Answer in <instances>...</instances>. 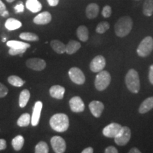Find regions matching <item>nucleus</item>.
<instances>
[{"label": "nucleus", "mask_w": 153, "mask_h": 153, "mask_svg": "<svg viewBox=\"0 0 153 153\" xmlns=\"http://www.w3.org/2000/svg\"><path fill=\"white\" fill-rule=\"evenodd\" d=\"M49 152V148L47 143L43 141H41L36 145L35 148L36 153H48Z\"/></svg>", "instance_id": "nucleus-31"}, {"label": "nucleus", "mask_w": 153, "mask_h": 153, "mask_svg": "<svg viewBox=\"0 0 153 153\" xmlns=\"http://www.w3.org/2000/svg\"><path fill=\"white\" fill-rule=\"evenodd\" d=\"M30 120H31V118H30V114L25 113L19 118L18 120H17V125L19 127H26L30 124Z\"/></svg>", "instance_id": "nucleus-28"}, {"label": "nucleus", "mask_w": 153, "mask_h": 153, "mask_svg": "<svg viewBox=\"0 0 153 153\" xmlns=\"http://www.w3.org/2000/svg\"><path fill=\"white\" fill-rule=\"evenodd\" d=\"M51 144L55 152L63 153L65 152L66 143L62 137L57 135L53 136L51 140Z\"/></svg>", "instance_id": "nucleus-9"}, {"label": "nucleus", "mask_w": 153, "mask_h": 153, "mask_svg": "<svg viewBox=\"0 0 153 153\" xmlns=\"http://www.w3.org/2000/svg\"><path fill=\"white\" fill-rule=\"evenodd\" d=\"M1 16H3V17H7V16H9V11H7V10H5V11H4V12L2 13V14H1Z\"/></svg>", "instance_id": "nucleus-44"}, {"label": "nucleus", "mask_w": 153, "mask_h": 153, "mask_svg": "<svg viewBox=\"0 0 153 153\" xmlns=\"http://www.w3.org/2000/svg\"><path fill=\"white\" fill-rule=\"evenodd\" d=\"M6 41H7V39H6V38H3V39H2V41H4V42Z\"/></svg>", "instance_id": "nucleus-46"}, {"label": "nucleus", "mask_w": 153, "mask_h": 153, "mask_svg": "<svg viewBox=\"0 0 153 153\" xmlns=\"http://www.w3.org/2000/svg\"><path fill=\"white\" fill-rule=\"evenodd\" d=\"M111 81V76L109 72L104 70H101L98 72L95 77V88L99 91H104L109 86Z\"/></svg>", "instance_id": "nucleus-4"}, {"label": "nucleus", "mask_w": 153, "mask_h": 153, "mask_svg": "<svg viewBox=\"0 0 153 153\" xmlns=\"http://www.w3.org/2000/svg\"><path fill=\"white\" fill-rule=\"evenodd\" d=\"M7 148V142L5 140L0 139V150H3Z\"/></svg>", "instance_id": "nucleus-39"}, {"label": "nucleus", "mask_w": 153, "mask_h": 153, "mask_svg": "<svg viewBox=\"0 0 153 153\" xmlns=\"http://www.w3.org/2000/svg\"><path fill=\"white\" fill-rule=\"evenodd\" d=\"M133 19L128 16H124L118 19L114 26L116 35L118 37H126L131 33L133 28Z\"/></svg>", "instance_id": "nucleus-1"}, {"label": "nucleus", "mask_w": 153, "mask_h": 153, "mask_svg": "<svg viewBox=\"0 0 153 153\" xmlns=\"http://www.w3.org/2000/svg\"><path fill=\"white\" fill-rule=\"evenodd\" d=\"M68 74L71 81L74 84L82 85L85 82L86 78L85 74L79 68H76V67L70 68L68 72Z\"/></svg>", "instance_id": "nucleus-7"}, {"label": "nucleus", "mask_w": 153, "mask_h": 153, "mask_svg": "<svg viewBox=\"0 0 153 153\" xmlns=\"http://www.w3.org/2000/svg\"><path fill=\"white\" fill-rule=\"evenodd\" d=\"M42 108H43V103L41 101H36L33 107V111L31 116V122H30L33 126H37L39 123Z\"/></svg>", "instance_id": "nucleus-14"}, {"label": "nucleus", "mask_w": 153, "mask_h": 153, "mask_svg": "<svg viewBox=\"0 0 153 153\" xmlns=\"http://www.w3.org/2000/svg\"><path fill=\"white\" fill-rule=\"evenodd\" d=\"M141 151L136 148H133L129 150V153H140Z\"/></svg>", "instance_id": "nucleus-43"}, {"label": "nucleus", "mask_w": 153, "mask_h": 153, "mask_svg": "<svg viewBox=\"0 0 153 153\" xmlns=\"http://www.w3.org/2000/svg\"><path fill=\"white\" fill-rule=\"evenodd\" d=\"M8 82L10 85L14 86L16 87H22L24 85L25 82L23 81L22 79L16 75H11L8 77Z\"/></svg>", "instance_id": "nucleus-30"}, {"label": "nucleus", "mask_w": 153, "mask_h": 153, "mask_svg": "<svg viewBox=\"0 0 153 153\" xmlns=\"http://www.w3.org/2000/svg\"><path fill=\"white\" fill-rule=\"evenodd\" d=\"M51 45L53 51L58 54H63L66 51V45L58 40H53L51 42Z\"/></svg>", "instance_id": "nucleus-22"}, {"label": "nucleus", "mask_w": 153, "mask_h": 153, "mask_svg": "<svg viewBox=\"0 0 153 153\" xmlns=\"http://www.w3.org/2000/svg\"><path fill=\"white\" fill-rule=\"evenodd\" d=\"M105 153H118V150L117 148H115L114 146H108L104 150Z\"/></svg>", "instance_id": "nucleus-37"}, {"label": "nucleus", "mask_w": 153, "mask_h": 153, "mask_svg": "<svg viewBox=\"0 0 153 153\" xmlns=\"http://www.w3.org/2000/svg\"><path fill=\"white\" fill-rule=\"evenodd\" d=\"M112 14V9L111 7L109 5H106L103 8L102 11H101V14L104 18H109L111 15Z\"/></svg>", "instance_id": "nucleus-33"}, {"label": "nucleus", "mask_w": 153, "mask_h": 153, "mask_svg": "<svg viewBox=\"0 0 153 153\" xmlns=\"http://www.w3.org/2000/svg\"><path fill=\"white\" fill-rule=\"evenodd\" d=\"M153 108V97H150L145 99L139 107L138 111L140 114H144L150 111Z\"/></svg>", "instance_id": "nucleus-18"}, {"label": "nucleus", "mask_w": 153, "mask_h": 153, "mask_svg": "<svg viewBox=\"0 0 153 153\" xmlns=\"http://www.w3.org/2000/svg\"><path fill=\"white\" fill-rule=\"evenodd\" d=\"M8 89L0 82V98H3V97H6L8 94Z\"/></svg>", "instance_id": "nucleus-35"}, {"label": "nucleus", "mask_w": 153, "mask_h": 153, "mask_svg": "<svg viewBox=\"0 0 153 153\" xmlns=\"http://www.w3.org/2000/svg\"><path fill=\"white\" fill-rule=\"evenodd\" d=\"M24 144V138L22 135H17L12 140V142H11V145H12L13 148L15 150L19 151L22 150Z\"/></svg>", "instance_id": "nucleus-27"}, {"label": "nucleus", "mask_w": 153, "mask_h": 153, "mask_svg": "<svg viewBox=\"0 0 153 153\" xmlns=\"http://www.w3.org/2000/svg\"><path fill=\"white\" fill-rule=\"evenodd\" d=\"M6 1L9 3H11V2H13V1H14L15 0H6Z\"/></svg>", "instance_id": "nucleus-45"}, {"label": "nucleus", "mask_w": 153, "mask_h": 153, "mask_svg": "<svg viewBox=\"0 0 153 153\" xmlns=\"http://www.w3.org/2000/svg\"><path fill=\"white\" fill-rule=\"evenodd\" d=\"M143 13L146 16H152L153 14V0H145L143 6Z\"/></svg>", "instance_id": "nucleus-26"}, {"label": "nucleus", "mask_w": 153, "mask_h": 153, "mask_svg": "<svg viewBox=\"0 0 153 153\" xmlns=\"http://www.w3.org/2000/svg\"><path fill=\"white\" fill-rule=\"evenodd\" d=\"M110 28L109 23L107 22H101L97 25L96 28V31L99 34H103Z\"/></svg>", "instance_id": "nucleus-32"}, {"label": "nucleus", "mask_w": 153, "mask_h": 153, "mask_svg": "<svg viewBox=\"0 0 153 153\" xmlns=\"http://www.w3.org/2000/svg\"><path fill=\"white\" fill-rule=\"evenodd\" d=\"M52 20V16L48 11H43L38 14L33 19V23L37 25H45L49 24Z\"/></svg>", "instance_id": "nucleus-15"}, {"label": "nucleus", "mask_w": 153, "mask_h": 153, "mask_svg": "<svg viewBox=\"0 0 153 153\" xmlns=\"http://www.w3.org/2000/svg\"><path fill=\"white\" fill-rule=\"evenodd\" d=\"M19 38L24 41H38L39 40V37L33 33L30 32H24L19 35Z\"/></svg>", "instance_id": "nucleus-29"}, {"label": "nucleus", "mask_w": 153, "mask_h": 153, "mask_svg": "<svg viewBox=\"0 0 153 153\" xmlns=\"http://www.w3.org/2000/svg\"><path fill=\"white\" fill-rule=\"evenodd\" d=\"M89 108L91 114L95 118H99L104 109V105L101 101H92L89 103Z\"/></svg>", "instance_id": "nucleus-13"}, {"label": "nucleus", "mask_w": 153, "mask_h": 153, "mask_svg": "<svg viewBox=\"0 0 153 153\" xmlns=\"http://www.w3.org/2000/svg\"><path fill=\"white\" fill-rule=\"evenodd\" d=\"M125 83L128 89L133 94H137L140 89V76L136 70L131 69L125 76Z\"/></svg>", "instance_id": "nucleus-3"}, {"label": "nucleus", "mask_w": 153, "mask_h": 153, "mask_svg": "<svg viewBox=\"0 0 153 153\" xmlns=\"http://www.w3.org/2000/svg\"><path fill=\"white\" fill-rule=\"evenodd\" d=\"M30 91L28 89H24L19 96V104L21 108H24L28 104L30 99Z\"/></svg>", "instance_id": "nucleus-25"}, {"label": "nucleus", "mask_w": 153, "mask_h": 153, "mask_svg": "<svg viewBox=\"0 0 153 153\" xmlns=\"http://www.w3.org/2000/svg\"><path fill=\"white\" fill-rule=\"evenodd\" d=\"M7 45L10 48L26 49L30 48V44L19 41H9L7 42Z\"/></svg>", "instance_id": "nucleus-24"}, {"label": "nucleus", "mask_w": 153, "mask_h": 153, "mask_svg": "<svg viewBox=\"0 0 153 153\" xmlns=\"http://www.w3.org/2000/svg\"><path fill=\"white\" fill-rule=\"evenodd\" d=\"M49 92L51 97H53V98L56 99H62L64 97L65 92V89L62 86L54 85L51 87Z\"/></svg>", "instance_id": "nucleus-16"}, {"label": "nucleus", "mask_w": 153, "mask_h": 153, "mask_svg": "<svg viewBox=\"0 0 153 153\" xmlns=\"http://www.w3.org/2000/svg\"><path fill=\"white\" fill-rule=\"evenodd\" d=\"M14 9H15V11H16V13L24 12V4H23V3L22 2V1H19L18 4H16V6H15Z\"/></svg>", "instance_id": "nucleus-36"}, {"label": "nucleus", "mask_w": 153, "mask_h": 153, "mask_svg": "<svg viewBox=\"0 0 153 153\" xmlns=\"http://www.w3.org/2000/svg\"><path fill=\"white\" fill-rule=\"evenodd\" d=\"M153 51V38L148 36L142 40L137 46V53L140 57H146L151 54Z\"/></svg>", "instance_id": "nucleus-5"}, {"label": "nucleus", "mask_w": 153, "mask_h": 153, "mask_svg": "<svg viewBox=\"0 0 153 153\" xmlns=\"http://www.w3.org/2000/svg\"><path fill=\"white\" fill-rule=\"evenodd\" d=\"M131 131L128 126H122L121 129L117 135L114 137L115 143L119 146L127 145L131 140Z\"/></svg>", "instance_id": "nucleus-6"}, {"label": "nucleus", "mask_w": 153, "mask_h": 153, "mask_svg": "<svg viewBox=\"0 0 153 153\" xmlns=\"http://www.w3.org/2000/svg\"><path fill=\"white\" fill-rule=\"evenodd\" d=\"M26 7L33 13H38L42 9V4L38 0H27Z\"/></svg>", "instance_id": "nucleus-19"}, {"label": "nucleus", "mask_w": 153, "mask_h": 153, "mask_svg": "<svg viewBox=\"0 0 153 153\" xmlns=\"http://www.w3.org/2000/svg\"><path fill=\"white\" fill-rule=\"evenodd\" d=\"M86 16L89 19H94L98 16L99 6L96 3H90L86 8Z\"/></svg>", "instance_id": "nucleus-17"}, {"label": "nucleus", "mask_w": 153, "mask_h": 153, "mask_svg": "<svg viewBox=\"0 0 153 153\" xmlns=\"http://www.w3.org/2000/svg\"><path fill=\"white\" fill-rule=\"evenodd\" d=\"M135 1H140V0H135Z\"/></svg>", "instance_id": "nucleus-47"}, {"label": "nucleus", "mask_w": 153, "mask_h": 153, "mask_svg": "<svg viewBox=\"0 0 153 153\" xmlns=\"http://www.w3.org/2000/svg\"><path fill=\"white\" fill-rule=\"evenodd\" d=\"M26 65L28 68L36 70V71H42L46 67L45 61L38 57L28 59L26 62Z\"/></svg>", "instance_id": "nucleus-11"}, {"label": "nucleus", "mask_w": 153, "mask_h": 153, "mask_svg": "<svg viewBox=\"0 0 153 153\" xmlns=\"http://www.w3.org/2000/svg\"><path fill=\"white\" fill-rule=\"evenodd\" d=\"M106 64V62L105 57L102 55H99L94 57L93 60L90 62L89 68H90L91 71L93 72H99L104 70Z\"/></svg>", "instance_id": "nucleus-8"}, {"label": "nucleus", "mask_w": 153, "mask_h": 153, "mask_svg": "<svg viewBox=\"0 0 153 153\" xmlns=\"http://www.w3.org/2000/svg\"><path fill=\"white\" fill-rule=\"evenodd\" d=\"M81 48V44L76 41H70L66 45L65 53L68 55H72L77 52Z\"/></svg>", "instance_id": "nucleus-20"}, {"label": "nucleus", "mask_w": 153, "mask_h": 153, "mask_svg": "<svg viewBox=\"0 0 153 153\" xmlns=\"http://www.w3.org/2000/svg\"><path fill=\"white\" fill-rule=\"evenodd\" d=\"M5 10H7V7L6 5L3 3L1 0H0V15H1Z\"/></svg>", "instance_id": "nucleus-41"}, {"label": "nucleus", "mask_w": 153, "mask_h": 153, "mask_svg": "<svg viewBox=\"0 0 153 153\" xmlns=\"http://www.w3.org/2000/svg\"><path fill=\"white\" fill-rule=\"evenodd\" d=\"M76 36L81 41H87L89 39V30L87 26H84V25L79 26L76 29Z\"/></svg>", "instance_id": "nucleus-23"}, {"label": "nucleus", "mask_w": 153, "mask_h": 153, "mask_svg": "<svg viewBox=\"0 0 153 153\" xmlns=\"http://www.w3.org/2000/svg\"><path fill=\"white\" fill-rule=\"evenodd\" d=\"M122 126L117 123H111L106 126L103 129L102 133L105 137H109V138H114L119 133L121 129Z\"/></svg>", "instance_id": "nucleus-10"}, {"label": "nucleus", "mask_w": 153, "mask_h": 153, "mask_svg": "<svg viewBox=\"0 0 153 153\" xmlns=\"http://www.w3.org/2000/svg\"><path fill=\"white\" fill-rule=\"evenodd\" d=\"M148 79L150 83L153 85V64L151 65L150 66V68H149Z\"/></svg>", "instance_id": "nucleus-38"}, {"label": "nucleus", "mask_w": 153, "mask_h": 153, "mask_svg": "<svg viewBox=\"0 0 153 153\" xmlns=\"http://www.w3.org/2000/svg\"><path fill=\"white\" fill-rule=\"evenodd\" d=\"M4 26L7 30H14L22 27V23L16 19L9 18L6 21Z\"/></svg>", "instance_id": "nucleus-21"}, {"label": "nucleus", "mask_w": 153, "mask_h": 153, "mask_svg": "<svg viewBox=\"0 0 153 153\" xmlns=\"http://www.w3.org/2000/svg\"><path fill=\"white\" fill-rule=\"evenodd\" d=\"M94 152V149L91 147H89V148H85V150L82 151V153H93Z\"/></svg>", "instance_id": "nucleus-42"}, {"label": "nucleus", "mask_w": 153, "mask_h": 153, "mask_svg": "<svg viewBox=\"0 0 153 153\" xmlns=\"http://www.w3.org/2000/svg\"><path fill=\"white\" fill-rule=\"evenodd\" d=\"M26 49H16V48H10L9 51V54L11 55H16L23 54L26 52Z\"/></svg>", "instance_id": "nucleus-34"}, {"label": "nucleus", "mask_w": 153, "mask_h": 153, "mask_svg": "<svg viewBox=\"0 0 153 153\" xmlns=\"http://www.w3.org/2000/svg\"><path fill=\"white\" fill-rule=\"evenodd\" d=\"M69 104H70V109L72 112L80 113L85 111V103L82 101L81 97H77V96L72 97L69 101Z\"/></svg>", "instance_id": "nucleus-12"}, {"label": "nucleus", "mask_w": 153, "mask_h": 153, "mask_svg": "<svg viewBox=\"0 0 153 153\" xmlns=\"http://www.w3.org/2000/svg\"><path fill=\"white\" fill-rule=\"evenodd\" d=\"M59 1L60 0H47L48 3L51 7H56L59 4Z\"/></svg>", "instance_id": "nucleus-40"}, {"label": "nucleus", "mask_w": 153, "mask_h": 153, "mask_svg": "<svg viewBox=\"0 0 153 153\" xmlns=\"http://www.w3.org/2000/svg\"><path fill=\"white\" fill-rule=\"evenodd\" d=\"M50 126L52 129L58 133L65 132L70 126L68 116L61 113L53 115L50 119Z\"/></svg>", "instance_id": "nucleus-2"}]
</instances>
